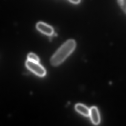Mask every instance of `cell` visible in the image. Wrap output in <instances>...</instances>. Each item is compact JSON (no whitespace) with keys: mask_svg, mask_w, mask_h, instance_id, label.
Masks as SVG:
<instances>
[{"mask_svg":"<svg viewBox=\"0 0 126 126\" xmlns=\"http://www.w3.org/2000/svg\"><path fill=\"white\" fill-rule=\"evenodd\" d=\"M36 28L39 32L46 35L51 36L54 34L53 27L43 22H38L36 24Z\"/></svg>","mask_w":126,"mask_h":126,"instance_id":"3","label":"cell"},{"mask_svg":"<svg viewBox=\"0 0 126 126\" xmlns=\"http://www.w3.org/2000/svg\"><path fill=\"white\" fill-rule=\"evenodd\" d=\"M117 1L121 7L126 13V0H117Z\"/></svg>","mask_w":126,"mask_h":126,"instance_id":"7","label":"cell"},{"mask_svg":"<svg viewBox=\"0 0 126 126\" xmlns=\"http://www.w3.org/2000/svg\"><path fill=\"white\" fill-rule=\"evenodd\" d=\"M27 60L32 62L39 63L40 59L38 57L33 53H30L27 55Z\"/></svg>","mask_w":126,"mask_h":126,"instance_id":"6","label":"cell"},{"mask_svg":"<svg viewBox=\"0 0 126 126\" xmlns=\"http://www.w3.org/2000/svg\"><path fill=\"white\" fill-rule=\"evenodd\" d=\"M75 109L78 112L85 116L90 115V109L86 106L81 104H78L75 106Z\"/></svg>","mask_w":126,"mask_h":126,"instance_id":"5","label":"cell"},{"mask_svg":"<svg viewBox=\"0 0 126 126\" xmlns=\"http://www.w3.org/2000/svg\"><path fill=\"white\" fill-rule=\"evenodd\" d=\"M26 66L28 69L39 77H44L46 74L45 68L39 63L32 62L27 60L26 62Z\"/></svg>","mask_w":126,"mask_h":126,"instance_id":"2","label":"cell"},{"mask_svg":"<svg viewBox=\"0 0 126 126\" xmlns=\"http://www.w3.org/2000/svg\"><path fill=\"white\" fill-rule=\"evenodd\" d=\"M69 0L74 4L78 3L80 1V0Z\"/></svg>","mask_w":126,"mask_h":126,"instance_id":"8","label":"cell"},{"mask_svg":"<svg viewBox=\"0 0 126 126\" xmlns=\"http://www.w3.org/2000/svg\"><path fill=\"white\" fill-rule=\"evenodd\" d=\"M76 47L74 40L70 39L64 43L53 54L50 60L52 66H57L62 63L73 52Z\"/></svg>","mask_w":126,"mask_h":126,"instance_id":"1","label":"cell"},{"mask_svg":"<svg viewBox=\"0 0 126 126\" xmlns=\"http://www.w3.org/2000/svg\"><path fill=\"white\" fill-rule=\"evenodd\" d=\"M90 116L91 118V120L93 124L97 125L100 122V117L99 111L97 107H92L90 109Z\"/></svg>","mask_w":126,"mask_h":126,"instance_id":"4","label":"cell"}]
</instances>
